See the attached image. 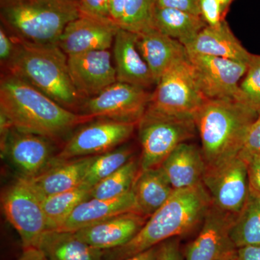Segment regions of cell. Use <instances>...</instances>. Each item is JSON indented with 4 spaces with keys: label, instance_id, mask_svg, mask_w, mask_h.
Segmentation results:
<instances>
[{
    "label": "cell",
    "instance_id": "obj_1",
    "mask_svg": "<svg viewBox=\"0 0 260 260\" xmlns=\"http://www.w3.org/2000/svg\"><path fill=\"white\" fill-rule=\"evenodd\" d=\"M0 112L20 131L59 139L92 118L63 107L25 80L10 74L0 84Z\"/></svg>",
    "mask_w": 260,
    "mask_h": 260
},
{
    "label": "cell",
    "instance_id": "obj_2",
    "mask_svg": "<svg viewBox=\"0 0 260 260\" xmlns=\"http://www.w3.org/2000/svg\"><path fill=\"white\" fill-rule=\"evenodd\" d=\"M212 200L203 182L174 190L125 245L108 251L106 260H124L172 238L185 237L201 227Z\"/></svg>",
    "mask_w": 260,
    "mask_h": 260
},
{
    "label": "cell",
    "instance_id": "obj_3",
    "mask_svg": "<svg viewBox=\"0 0 260 260\" xmlns=\"http://www.w3.org/2000/svg\"><path fill=\"white\" fill-rule=\"evenodd\" d=\"M257 116L251 108L234 99H207L193 116L206 168L238 156Z\"/></svg>",
    "mask_w": 260,
    "mask_h": 260
},
{
    "label": "cell",
    "instance_id": "obj_4",
    "mask_svg": "<svg viewBox=\"0 0 260 260\" xmlns=\"http://www.w3.org/2000/svg\"><path fill=\"white\" fill-rule=\"evenodd\" d=\"M8 61L10 74L35 87L63 107L74 111L81 103L68 70V55L57 44H37L18 39Z\"/></svg>",
    "mask_w": 260,
    "mask_h": 260
},
{
    "label": "cell",
    "instance_id": "obj_5",
    "mask_svg": "<svg viewBox=\"0 0 260 260\" xmlns=\"http://www.w3.org/2000/svg\"><path fill=\"white\" fill-rule=\"evenodd\" d=\"M2 18L20 39L57 44L67 25L80 16L77 0H1Z\"/></svg>",
    "mask_w": 260,
    "mask_h": 260
},
{
    "label": "cell",
    "instance_id": "obj_6",
    "mask_svg": "<svg viewBox=\"0 0 260 260\" xmlns=\"http://www.w3.org/2000/svg\"><path fill=\"white\" fill-rule=\"evenodd\" d=\"M155 85L145 114L193 118L207 100L189 56L171 67Z\"/></svg>",
    "mask_w": 260,
    "mask_h": 260
},
{
    "label": "cell",
    "instance_id": "obj_7",
    "mask_svg": "<svg viewBox=\"0 0 260 260\" xmlns=\"http://www.w3.org/2000/svg\"><path fill=\"white\" fill-rule=\"evenodd\" d=\"M138 127L142 171L160 167L174 149L193 139L198 133L193 118L145 114Z\"/></svg>",
    "mask_w": 260,
    "mask_h": 260
},
{
    "label": "cell",
    "instance_id": "obj_8",
    "mask_svg": "<svg viewBox=\"0 0 260 260\" xmlns=\"http://www.w3.org/2000/svg\"><path fill=\"white\" fill-rule=\"evenodd\" d=\"M2 208L7 220L18 232L24 249L36 247L48 231L42 200L23 178L5 189Z\"/></svg>",
    "mask_w": 260,
    "mask_h": 260
},
{
    "label": "cell",
    "instance_id": "obj_9",
    "mask_svg": "<svg viewBox=\"0 0 260 260\" xmlns=\"http://www.w3.org/2000/svg\"><path fill=\"white\" fill-rule=\"evenodd\" d=\"M151 93L147 89L116 81L81 105L83 115L138 124L143 119Z\"/></svg>",
    "mask_w": 260,
    "mask_h": 260
},
{
    "label": "cell",
    "instance_id": "obj_10",
    "mask_svg": "<svg viewBox=\"0 0 260 260\" xmlns=\"http://www.w3.org/2000/svg\"><path fill=\"white\" fill-rule=\"evenodd\" d=\"M138 124L100 119L84 125L70 137L54 159L67 160L107 153L127 141Z\"/></svg>",
    "mask_w": 260,
    "mask_h": 260
},
{
    "label": "cell",
    "instance_id": "obj_11",
    "mask_svg": "<svg viewBox=\"0 0 260 260\" xmlns=\"http://www.w3.org/2000/svg\"><path fill=\"white\" fill-rule=\"evenodd\" d=\"M202 182L212 203L231 215L237 216L249 198L247 165L239 155L217 167L206 168Z\"/></svg>",
    "mask_w": 260,
    "mask_h": 260
},
{
    "label": "cell",
    "instance_id": "obj_12",
    "mask_svg": "<svg viewBox=\"0 0 260 260\" xmlns=\"http://www.w3.org/2000/svg\"><path fill=\"white\" fill-rule=\"evenodd\" d=\"M188 52V51H187ZM197 79L207 99L237 100L248 64L225 58L188 52Z\"/></svg>",
    "mask_w": 260,
    "mask_h": 260
},
{
    "label": "cell",
    "instance_id": "obj_13",
    "mask_svg": "<svg viewBox=\"0 0 260 260\" xmlns=\"http://www.w3.org/2000/svg\"><path fill=\"white\" fill-rule=\"evenodd\" d=\"M53 140L12 128L1 142L2 156L9 160L20 177H37L50 166L54 157Z\"/></svg>",
    "mask_w": 260,
    "mask_h": 260
},
{
    "label": "cell",
    "instance_id": "obj_14",
    "mask_svg": "<svg viewBox=\"0 0 260 260\" xmlns=\"http://www.w3.org/2000/svg\"><path fill=\"white\" fill-rule=\"evenodd\" d=\"M236 218L212 203L198 236L184 248V260H220L234 255L237 248L231 230Z\"/></svg>",
    "mask_w": 260,
    "mask_h": 260
},
{
    "label": "cell",
    "instance_id": "obj_15",
    "mask_svg": "<svg viewBox=\"0 0 260 260\" xmlns=\"http://www.w3.org/2000/svg\"><path fill=\"white\" fill-rule=\"evenodd\" d=\"M112 63L109 50L68 56L70 78L82 99L95 96L117 81L115 67Z\"/></svg>",
    "mask_w": 260,
    "mask_h": 260
},
{
    "label": "cell",
    "instance_id": "obj_16",
    "mask_svg": "<svg viewBox=\"0 0 260 260\" xmlns=\"http://www.w3.org/2000/svg\"><path fill=\"white\" fill-rule=\"evenodd\" d=\"M119 28V25L113 22L80 15L67 25L58 46L68 56L91 51L109 50Z\"/></svg>",
    "mask_w": 260,
    "mask_h": 260
},
{
    "label": "cell",
    "instance_id": "obj_17",
    "mask_svg": "<svg viewBox=\"0 0 260 260\" xmlns=\"http://www.w3.org/2000/svg\"><path fill=\"white\" fill-rule=\"evenodd\" d=\"M148 218L138 213L121 214L74 233L89 245L103 250H112L127 244Z\"/></svg>",
    "mask_w": 260,
    "mask_h": 260
},
{
    "label": "cell",
    "instance_id": "obj_18",
    "mask_svg": "<svg viewBox=\"0 0 260 260\" xmlns=\"http://www.w3.org/2000/svg\"><path fill=\"white\" fill-rule=\"evenodd\" d=\"M95 156L67 160L54 159L50 166L37 177L24 179L42 200L79 186Z\"/></svg>",
    "mask_w": 260,
    "mask_h": 260
},
{
    "label": "cell",
    "instance_id": "obj_19",
    "mask_svg": "<svg viewBox=\"0 0 260 260\" xmlns=\"http://www.w3.org/2000/svg\"><path fill=\"white\" fill-rule=\"evenodd\" d=\"M126 213H140L133 189L116 198L97 199L90 198L82 202L57 230L75 232L89 225Z\"/></svg>",
    "mask_w": 260,
    "mask_h": 260
},
{
    "label": "cell",
    "instance_id": "obj_20",
    "mask_svg": "<svg viewBox=\"0 0 260 260\" xmlns=\"http://www.w3.org/2000/svg\"><path fill=\"white\" fill-rule=\"evenodd\" d=\"M138 35L119 28L113 44L116 80L148 89L155 81L148 65L140 54L137 45Z\"/></svg>",
    "mask_w": 260,
    "mask_h": 260
},
{
    "label": "cell",
    "instance_id": "obj_21",
    "mask_svg": "<svg viewBox=\"0 0 260 260\" xmlns=\"http://www.w3.org/2000/svg\"><path fill=\"white\" fill-rule=\"evenodd\" d=\"M137 45L148 65L156 85L171 67L188 57L185 47L179 41L153 28L137 34Z\"/></svg>",
    "mask_w": 260,
    "mask_h": 260
},
{
    "label": "cell",
    "instance_id": "obj_22",
    "mask_svg": "<svg viewBox=\"0 0 260 260\" xmlns=\"http://www.w3.org/2000/svg\"><path fill=\"white\" fill-rule=\"evenodd\" d=\"M184 47L188 52L225 58L247 64L252 55L236 37L225 20L218 26L207 25Z\"/></svg>",
    "mask_w": 260,
    "mask_h": 260
},
{
    "label": "cell",
    "instance_id": "obj_23",
    "mask_svg": "<svg viewBox=\"0 0 260 260\" xmlns=\"http://www.w3.org/2000/svg\"><path fill=\"white\" fill-rule=\"evenodd\" d=\"M160 167L177 190L202 183L206 164L201 149L186 142L174 149Z\"/></svg>",
    "mask_w": 260,
    "mask_h": 260
},
{
    "label": "cell",
    "instance_id": "obj_24",
    "mask_svg": "<svg viewBox=\"0 0 260 260\" xmlns=\"http://www.w3.org/2000/svg\"><path fill=\"white\" fill-rule=\"evenodd\" d=\"M47 260H106L108 251L80 240L74 232L47 231L37 246Z\"/></svg>",
    "mask_w": 260,
    "mask_h": 260
},
{
    "label": "cell",
    "instance_id": "obj_25",
    "mask_svg": "<svg viewBox=\"0 0 260 260\" xmlns=\"http://www.w3.org/2000/svg\"><path fill=\"white\" fill-rule=\"evenodd\" d=\"M133 190L140 213L148 218L161 208L174 191L160 167L140 170Z\"/></svg>",
    "mask_w": 260,
    "mask_h": 260
},
{
    "label": "cell",
    "instance_id": "obj_26",
    "mask_svg": "<svg viewBox=\"0 0 260 260\" xmlns=\"http://www.w3.org/2000/svg\"><path fill=\"white\" fill-rule=\"evenodd\" d=\"M207 25L201 15L171 8H154L152 27L184 46Z\"/></svg>",
    "mask_w": 260,
    "mask_h": 260
},
{
    "label": "cell",
    "instance_id": "obj_27",
    "mask_svg": "<svg viewBox=\"0 0 260 260\" xmlns=\"http://www.w3.org/2000/svg\"><path fill=\"white\" fill-rule=\"evenodd\" d=\"M90 191L91 189L80 185L71 190L42 200L48 231L57 230L80 203L90 198Z\"/></svg>",
    "mask_w": 260,
    "mask_h": 260
},
{
    "label": "cell",
    "instance_id": "obj_28",
    "mask_svg": "<svg viewBox=\"0 0 260 260\" xmlns=\"http://www.w3.org/2000/svg\"><path fill=\"white\" fill-rule=\"evenodd\" d=\"M231 237L237 249L260 246V205L257 198L250 193L233 224Z\"/></svg>",
    "mask_w": 260,
    "mask_h": 260
},
{
    "label": "cell",
    "instance_id": "obj_29",
    "mask_svg": "<svg viewBox=\"0 0 260 260\" xmlns=\"http://www.w3.org/2000/svg\"><path fill=\"white\" fill-rule=\"evenodd\" d=\"M135 150L130 145H123L107 153L95 155L80 185L91 189L98 183L116 172L132 158Z\"/></svg>",
    "mask_w": 260,
    "mask_h": 260
},
{
    "label": "cell",
    "instance_id": "obj_30",
    "mask_svg": "<svg viewBox=\"0 0 260 260\" xmlns=\"http://www.w3.org/2000/svg\"><path fill=\"white\" fill-rule=\"evenodd\" d=\"M140 171V158L134 157L116 172L94 186L90 191V198L112 199L126 194L133 189Z\"/></svg>",
    "mask_w": 260,
    "mask_h": 260
},
{
    "label": "cell",
    "instance_id": "obj_31",
    "mask_svg": "<svg viewBox=\"0 0 260 260\" xmlns=\"http://www.w3.org/2000/svg\"><path fill=\"white\" fill-rule=\"evenodd\" d=\"M155 0H126L119 28L140 34L152 27Z\"/></svg>",
    "mask_w": 260,
    "mask_h": 260
},
{
    "label": "cell",
    "instance_id": "obj_32",
    "mask_svg": "<svg viewBox=\"0 0 260 260\" xmlns=\"http://www.w3.org/2000/svg\"><path fill=\"white\" fill-rule=\"evenodd\" d=\"M260 114V55L253 54L239 85L237 100Z\"/></svg>",
    "mask_w": 260,
    "mask_h": 260
},
{
    "label": "cell",
    "instance_id": "obj_33",
    "mask_svg": "<svg viewBox=\"0 0 260 260\" xmlns=\"http://www.w3.org/2000/svg\"><path fill=\"white\" fill-rule=\"evenodd\" d=\"M77 1H78L80 15L90 17L102 21L114 23L111 15L110 0H77Z\"/></svg>",
    "mask_w": 260,
    "mask_h": 260
},
{
    "label": "cell",
    "instance_id": "obj_34",
    "mask_svg": "<svg viewBox=\"0 0 260 260\" xmlns=\"http://www.w3.org/2000/svg\"><path fill=\"white\" fill-rule=\"evenodd\" d=\"M260 155V114L251 124L239 156L243 160Z\"/></svg>",
    "mask_w": 260,
    "mask_h": 260
},
{
    "label": "cell",
    "instance_id": "obj_35",
    "mask_svg": "<svg viewBox=\"0 0 260 260\" xmlns=\"http://www.w3.org/2000/svg\"><path fill=\"white\" fill-rule=\"evenodd\" d=\"M200 8L202 18L209 26H218L225 20L218 0H200Z\"/></svg>",
    "mask_w": 260,
    "mask_h": 260
},
{
    "label": "cell",
    "instance_id": "obj_36",
    "mask_svg": "<svg viewBox=\"0 0 260 260\" xmlns=\"http://www.w3.org/2000/svg\"><path fill=\"white\" fill-rule=\"evenodd\" d=\"M157 260H184L180 238L169 239L159 245Z\"/></svg>",
    "mask_w": 260,
    "mask_h": 260
},
{
    "label": "cell",
    "instance_id": "obj_37",
    "mask_svg": "<svg viewBox=\"0 0 260 260\" xmlns=\"http://www.w3.org/2000/svg\"><path fill=\"white\" fill-rule=\"evenodd\" d=\"M247 165L249 193L260 196V155H254L244 160Z\"/></svg>",
    "mask_w": 260,
    "mask_h": 260
},
{
    "label": "cell",
    "instance_id": "obj_38",
    "mask_svg": "<svg viewBox=\"0 0 260 260\" xmlns=\"http://www.w3.org/2000/svg\"><path fill=\"white\" fill-rule=\"evenodd\" d=\"M155 6L201 15L200 0H155Z\"/></svg>",
    "mask_w": 260,
    "mask_h": 260
},
{
    "label": "cell",
    "instance_id": "obj_39",
    "mask_svg": "<svg viewBox=\"0 0 260 260\" xmlns=\"http://www.w3.org/2000/svg\"><path fill=\"white\" fill-rule=\"evenodd\" d=\"M15 44L5 29L0 28V59L3 62H8L14 54Z\"/></svg>",
    "mask_w": 260,
    "mask_h": 260
},
{
    "label": "cell",
    "instance_id": "obj_40",
    "mask_svg": "<svg viewBox=\"0 0 260 260\" xmlns=\"http://www.w3.org/2000/svg\"><path fill=\"white\" fill-rule=\"evenodd\" d=\"M234 260H260V246L239 248L233 255Z\"/></svg>",
    "mask_w": 260,
    "mask_h": 260
},
{
    "label": "cell",
    "instance_id": "obj_41",
    "mask_svg": "<svg viewBox=\"0 0 260 260\" xmlns=\"http://www.w3.org/2000/svg\"><path fill=\"white\" fill-rule=\"evenodd\" d=\"M125 1L126 0H110L111 15L113 21L119 25V27L124 13Z\"/></svg>",
    "mask_w": 260,
    "mask_h": 260
},
{
    "label": "cell",
    "instance_id": "obj_42",
    "mask_svg": "<svg viewBox=\"0 0 260 260\" xmlns=\"http://www.w3.org/2000/svg\"><path fill=\"white\" fill-rule=\"evenodd\" d=\"M17 260H47L44 254L37 247L24 249L21 255Z\"/></svg>",
    "mask_w": 260,
    "mask_h": 260
},
{
    "label": "cell",
    "instance_id": "obj_43",
    "mask_svg": "<svg viewBox=\"0 0 260 260\" xmlns=\"http://www.w3.org/2000/svg\"><path fill=\"white\" fill-rule=\"evenodd\" d=\"M160 245V244H159ZM159 245L154 246L148 250L143 251L124 260H157L158 257Z\"/></svg>",
    "mask_w": 260,
    "mask_h": 260
},
{
    "label": "cell",
    "instance_id": "obj_44",
    "mask_svg": "<svg viewBox=\"0 0 260 260\" xmlns=\"http://www.w3.org/2000/svg\"><path fill=\"white\" fill-rule=\"evenodd\" d=\"M219 4H220V8H221L222 13L224 18L226 15L228 10L229 9V7L232 5V2L234 0H218Z\"/></svg>",
    "mask_w": 260,
    "mask_h": 260
},
{
    "label": "cell",
    "instance_id": "obj_45",
    "mask_svg": "<svg viewBox=\"0 0 260 260\" xmlns=\"http://www.w3.org/2000/svg\"><path fill=\"white\" fill-rule=\"evenodd\" d=\"M220 260H234L233 259V256H228V257L223 258V259Z\"/></svg>",
    "mask_w": 260,
    "mask_h": 260
},
{
    "label": "cell",
    "instance_id": "obj_46",
    "mask_svg": "<svg viewBox=\"0 0 260 260\" xmlns=\"http://www.w3.org/2000/svg\"><path fill=\"white\" fill-rule=\"evenodd\" d=\"M257 199H258V201H259V205H260V196L257 197Z\"/></svg>",
    "mask_w": 260,
    "mask_h": 260
}]
</instances>
